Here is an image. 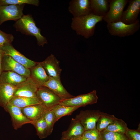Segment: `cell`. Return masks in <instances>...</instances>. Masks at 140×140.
Listing matches in <instances>:
<instances>
[{
    "label": "cell",
    "instance_id": "16",
    "mask_svg": "<svg viewBox=\"0 0 140 140\" xmlns=\"http://www.w3.org/2000/svg\"><path fill=\"white\" fill-rule=\"evenodd\" d=\"M48 109L42 104L20 108L23 114L33 122V125L36 122L44 116Z\"/></svg>",
    "mask_w": 140,
    "mask_h": 140
},
{
    "label": "cell",
    "instance_id": "27",
    "mask_svg": "<svg viewBox=\"0 0 140 140\" xmlns=\"http://www.w3.org/2000/svg\"><path fill=\"white\" fill-rule=\"evenodd\" d=\"M37 131V134L40 139L46 137L49 135L48 128L44 116L33 124Z\"/></svg>",
    "mask_w": 140,
    "mask_h": 140
},
{
    "label": "cell",
    "instance_id": "30",
    "mask_svg": "<svg viewBox=\"0 0 140 140\" xmlns=\"http://www.w3.org/2000/svg\"><path fill=\"white\" fill-rule=\"evenodd\" d=\"M39 3L38 0H0V6L27 4L38 6Z\"/></svg>",
    "mask_w": 140,
    "mask_h": 140
},
{
    "label": "cell",
    "instance_id": "33",
    "mask_svg": "<svg viewBox=\"0 0 140 140\" xmlns=\"http://www.w3.org/2000/svg\"><path fill=\"white\" fill-rule=\"evenodd\" d=\"M125 135L128 140H140V132L139 130L128 128Z\"/></svg>",
    "mask_w": 140,
    "mask_h": 140
},
{
    "label": "cell",
    "instance_id": "32",
    "mask_svg": "<svg viewBox=\"0 0 140 140\" xmlns=\"http://www.w3.org/2000/svg\"><path fill=\"white\" fill-rule=\"evenodd\" d=\"M82 137L94 140H101L100 132L96 128L85 130Z\"/></svg>",
    "mask_w": 140,
    "mask_h": 140
},
{
    "label": "cell",
    "instance_id": "36",
    "mask_svg": "<svg viewBox=\"0 0 140 140\" xmlns=\"http://www.w3.org/2000/svg\"><path fill=\"white\" fill-rule=\"evenodd\" d=\"M81 140V139L77 138H71L67 140Z\"/></svg>",
    "mask_w": 140,
    "mask_h": 140
},
{
    "label": "cell",
    "instance_id": "22",
    "mask_svg": "<svg viewBox=\"0 0 140 140\" xmlns=\"http://www.w3.org/2000/svg\"><path fill=\"white\" fill-rule=\"evenodd\" d=\"M92 13L99 16L104 17L109 9L108 0H90Z\"/></svg>",
    "mask_w": 140,
    "mask_h": 140
},
{
    "label": "cell",
    "instance_id": "29",
    "mask_svg": "<svg viewBox=\"0 0 140 140\" xmlns=\"http://www.w3.org/2000/svg\"><path fill=\"white\" fill-rule=\"evenodd\" d=\"M44 117L47 125L49 135L52 132L54 124L57 122L56 117L53 110L50 109L46 111Z\"/></svg>",
    "mask_w": 140,
    "mask_h": 140
},
{
    "label": "cell",
    "instance_id": "10",
    "mask_svg": "<svg viewBox=\"0 0 140 140\" xmlns=\"http://www.w3.org/2000/svg\"><path fill=\"white\" fill-rule=\"evenodd\" d=\"M4 109L9 114L12 126L15 129L17 130L26 124L33 125V122L24 115L20 108L9 103Z\"/></svg>",
    "mask_w": 140,
    "mask_h": 140
},
{
    "label": "cell",
    "instance_id": "24",
    "mask_svg": "<svg viewBox=\"0 0 140 140\" xmlns=\"http://www.w3.org/2000/svg\"><path fill=\"white\" fill-rule=\"evenodd\" d=\"M79 107L58 104L53 107L51 109L54 112L56 121L62 117L71 115L75 110Z\"/></svg>",
    "mask_w": 140,
    "mask_h": 140
},
{
    "label": "cell",
    "instance_id": "14",
    "mask_svg": "<svg viewBox=\"0 0 140 140\" xmlns=\"http://www.w3.org/2000/svg\"><path fill=\"white\" fill-rule=\"evenodd\" d=\"M59 62L52 54L43 61L40 62L49 77L61 80L60 75L62 70L60 66Z\"/></svg>",
    "mask_w": 140,
    "mask_h": 140
},
{
    "label": "cell",
    "instance_id": "6",
    "mask_svg": "<svg viewBox=\"0 0 140 140\" xmlns=\"http://www.w3.org/2000/svg\"><path fill=\"white\" fill-rule=\"evenodd\" d=\"M25 4L9 5L0 6V26L9 20L17 21L23 16Z\"/></svg>",
    "mask_w": 140,
    "mask_h": 140
},
{
    "label": "cell",
    "instance_id": "19",
    "mask_svg": "<svg viewBox=\"0 0 140 140\" xmlns=\"http://www.w3.org/2000/svg\"><path fill=\"white\" fill-rule=\"evenodd\" d=\"M30 76L37 85L38 88L44 86L50 77L40 62L30 69Z\"/></svg>",
    "mask_w": 140,
    "mask_h": 140
},
{
    "label": "cell",
    "instance_id": "34",
    "mask_svg": "<svg viewBox=\"0 0 140 140\" xmlns=\"http://www.w3.org/2000/svg\"><path fill=\"white\" fill-rule=\"evenodd\" d=\"M3 52L0 47V75L2 72V63L3 55Z\"/></svg>",
    "mask_w": 140,
    "mask_h": 140
},
{
    "label": "cell",
    "instance_id": "11",
    "mask_svg": "<svg viewBox=\"0 0 140 140\" xmlns=\"http://www.w3.org/2000/svg\"><path fill=\"white\" fill-rule=\"evenodd\" d=\"M68 10L74 17L92 13L90 0H71L69 3Z\"/></svg>",
    "mask_w": 140,
    "mask_h": 140
},
{
    "label": "cell",
    "instance_id": "4",
    "mask_svg": "<svg viewBox=\"0 0 140 140\" xmlns=\"http://www.w3.org/2000/svg\"><path fill=\"white\" fill-rule=\"evenodd\" d=\"M128 0H108L109 9L103 18L107 24L121 21L124 7Z\"/></svg>",
    "mask_w": 140,
    "mask_h": 140
},
{
    "label": "cell",
    "instance_id": "26",
    "mask_svg": "<svg viewBox=\"0 0 140 140\" xmlns=\"http://www.w3.org/2000/svg\"><path fill=\"white\" fill-rule=\"evenodd\" d=\"M128 128L125 122L117 118L103 130L125 134Z\"/></svg>",
    "mask_w": 140,
    "mask_h": 140
},
{
    "label": "cell",
    "instance_id": "13",
    "mask_svg": "<svg viewBox=\"0 0 140 140\" xmlns=\"http://www.w3.org/2000/svg\"><path fill=\"white\" fill-rule=\"evenodd\" d=\"M16 87L13 96L37 97L36 93L38 87L31 77Z\"/></svg>",
    "mask_w": 140,
    "mask_h": 140
},
{
    "label": "cell",
    "instance_id": "12",
    "mask_svg": "<svg viewBox=\"0 0 140 140\" xmlns=\"http://www.w3.org/2000/svg\"><path fill=\"white\" fill-rule=\"evenodd\" d=\"M1 48L4 54L10 56L14 60L27 68L30 69L38 63L27 58L16 50L11 44L5 45Z\"/></svg>",
    "mask_w": 140,
    "mask_h": 140
},
{
    "label": "cell",
    "instance_id": "20",
    "mask_svg": "<svg viewBox=\"0 0 140 140\" xmlns=\"http://www.w3.org/2000/svg\"><path fill=\"white\" fill-rule=\"evenodd\" d=\"M16 87L0 83V106L4 108L13 96Z\"/></svg>",
    "mask_w": 140,
    "mask_h": 140
},
{
    "label": "cell",
    "instance_id": "9",
    "mask_svg": "<svg viewBox=\"0 0 140 140\" xmlns=\"http://www.w3.org/2000/svg\"><path fill=\"white\" fill-rule=\"evenodd\" d=\"M36 96L41 103L48 109L59 104L61 99L48 88L43 86L38 88Z\"/></svg>",
    "mask_w": 140,
    "mask_h": 140
},
{
    "label": "cell",
    "instance_id": "23",
    "mask_svg": "<svg viewBox=\"0 0 140 140\" xmlns=\"http://www.w3.org/2000/svg\"><path fill=\"white\" fill-rule=\"evenodd\" d=\"M9 103L20 108L33 105L41 104L37 97L13 96Z\"/></svg>",
    "mask_w": 140,
    "mask_h": 140
},
{
    "label": "cell",
    "instance_id": "7",
    "mask_svg": "<svg viewBox=\"0 0 140 140\" xmlns=\"http://www.w3.org/2000/svg\"><path fill=\"white\" fill-rule=\"evenodd\" d=\"M101 112L97 110H81L74 118L82 125L85 130L96 129Z\"/></svg>",
    "mask_w": 140,
    "mask_h": 140
},
{
    "label": "cell",
    "instance_id": "2",
    "mask_svg": "<svg viewBox=\"0 0 140 140\" xmlns=\"http://www.w3.org/2000/svg\"><path fill=\"white\" fill-rule=\"evenodd\" d=\"M13 27L17 31L28 36H34L37 40V44L43 47L47 44L46 38L41 33V30L37 27L35 22L30 15H24L22 18L16 22Z\"/></svg>",
    "mask_w": 140,
    "mask_h": 140
},
{
    "label": "cell",
    "instance_id": "1",
    "mask_svg": "<svg viewBox=\"0 0 140 140\" xmlns=\"http://www.w3.org/2000/svg\"><path fill=\"white\" fill-rule=\"evenodd\" d=\"M103 17L92 13L78 17H73L71 27L77 35L87 39L94 35L96 24L103 20Z\"/></svg>",
    "mask_w": 140,
    "mask_h": 140
},
{
    "label": "cell",
    "instance_id": "17",
    "mask_svg": "<svg viewBox=\"0 0 140 140\" xmlns=\"http://www.w3.org/2000/svg\"><path fill=\"white\" fill-rule=\"evenodd\" d=\"M44 86L46 87L59 96L62 101L70 99L74 96L71 94L65 89L61 81L50 77Z\"/></svg>",
    "mask_w": 140,
    "mask_h": 140
},
{
    "label": "cell",
    "instance_id": "28",
    "mask_svg": "<svg viewBox=\"0 0 140 140\" xmlns=\"http://www.w3.org/2000/svg\"><path fill=\"white\" fill-rule=\"evenodd\" d=\"M101 140H128L125 134L103 130L100 132Z\"/></svg>",
    "mask_w": 140,
    "mask_h": 140
},
{
    "label": "cell",
    "instance_id": "3",
    "mask_svg": "<svg viewBox=\"0 0 140 140\" xmlns=\"http://www.w3.org/2000/svg\"><path fill=\"white\" fill-rule=\"evenodd\" d=\"M106 27L111 35L122 37L134 34L139 30L140 24L138 19L131 24H126L120 21L107 24Z\"/></svg>",
    "mask_w": 140,
    "mask_h": 140
},
{
    "label": "cell",
    "instance_id": "5",
    "mask_svg": "<svg viewBox=\"0 0 140 140\" xmlns=\"http://www.w3.org/2000/svg\"><path fill=\"white\" fill-rule=\"evenodd\" d=\"M98 98L96 91L93 90L87 94L80 95L68 99L62 100L59 104L80 108L96 103Z\"/></svg>",
    "mask_w": 140,
    "mask_h": 140
},
{
    "label": "cell",
    "instance_id": "31",
    "mask_svg": "<svg viewBox=\"0 0 140 140\" xmlns=\"http://www.w3.org/2000/svg\"><path fill=\"white\" fill-rule=\"evenodd\" d=\"M14 37L11 34H7L0 30V47L10 44L13 41Z\"/></svg>",
    "mask_w": 140,
    "mask_h": 140
},
{
    "label": "cell",
    "instance_id": "15",
    "mask_svg": "<svg viewBox=\"0 0 140 140\" xmlns=\"http://www.w3.org/2000/svg\"><path fill=\"white\" fill-rule=\"evenodd\" d=\"M127 9L123 11L121 21L128 24L134 23L138 19L140 12V0H129Z\"/></svg>",
    "mask_w": 140,
    "mask_h": 140
},
{
    "label": "cell",
    "instance_id": "21",
    "mask_svg": "<svg viewBox=\"0 0 140 140\" xmlns=\"http://www.w3.org/2000/svg\"><path fill=\"white\" fill-rule=\"evenodd\" d=\"M27 78L13 72L4 71L0 75V83H7L16 86Z\"/></svg>",
    "mask_w": 140,
    "mask_h": 140
},
{
    "label": "cell",
    "instance_id": "25",
    "mask_svg": "<svg viewBox=\"0 0 140 140\" xmlns=\"http://www.w3.org/2000/svg\"><path fill=\"white\" fill-rule=\"evenodd\" d=\"M117 118L114 115L101 112L100 116L96 123V128L100 132L104 129Z\"/></svg>",
    "mask_w": 140,
    "mask_h": 140
},
{
    "label": "cell",
    "instance_id": "8",
    "mask_svg": "<svg viewBox=\"0 0 140 140\" xmlns=\"http://www.w3.org/2000/svg\"><path fill=\"white\" fill-rule=\"evenodd\" d=\"M1 67L2 72L10 71L27 78L30 76V69L17 62L8 55L3 54Z\"/></svg>",
    "mask_w": 140,
    "mask_h": 140
},
{
    "label": "cell",
    "instance_id": "18",
    "mask_svg": "<svg viewBox=\"0 0 140 140\" xmlns=\"http://www.w3.org/2000/svg\"><path fill=\"white\" fill-rule=\"evenodd\" d=\"M85 131L84 127L79 121L72 118L68 129L62 132L61 140L73 138L81 139Z\"/></svg>",
    "mask_w": 140,
    "mask_h": 140
},
{
    "label": "cell",
    "instance_id": "35",
    "mask_svg": "<svg viewBox=\"0 0 140 140\" xmlns=\"http://www.w3.org/2000/svg\"><path fill=\"white\" fill-rule=\"evenodd\" d=\"M81 140H94L93 139L81 137Z\"/></svg>",
    "mask_w": 140,
    "mask_h": 140
}]
</instances>
